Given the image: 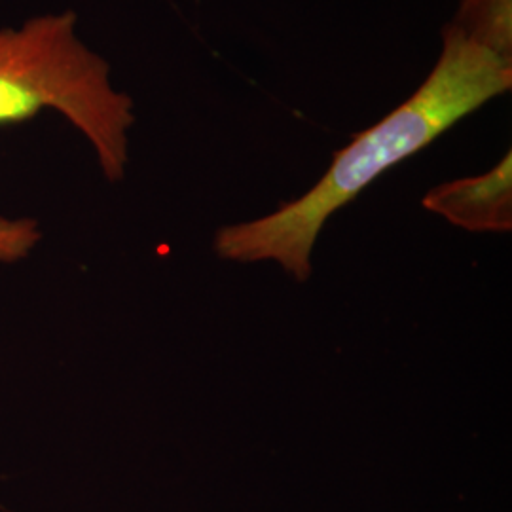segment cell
Masks as SVG:
<instances>
[{
    "label": "cell",
    "mask_w": 512,
    "mask_h": 512,
    "mask_svg": "<svg viewBox=\"0 0 512 512\" xmlns=\"http://www.w3.org/2000/svg\"><path fill=\"white\" fill-rule=\"evenodd\" d=\"M42 239L35 219L0 217V264H16L31 255Z\"/></svg>",
    "instance_id": "obj_5"
},
{
    "label": "cell",
    "mask_w": 512,
    "mask_h": 512,
    "mask_svg": "<svg viewBox=\"0 0 512 512\" xmlns=\"http://www.w3.org/2000/svg\"><path fill=\"white\" fill-rule=\"evenodd\" d=\"M76 25L78 16L67 10L0 29V126L55 110L90 141L107 181L120 183L133 99L112 86L109 61L80 40Z\"/></svg>",
    "instance_id": "obj_2"
},
{
    "label": "cell",
    "mask_w": 512,
    "mask_h": 512,
    "mask_svg": "<svg viewBox=\"0 0 512 512\" xmlns=\"http://www.w3.org/2000/svg\"><path fill=\"white\" fill-rule=\"evenodd\" d=\"M423 207L454 226L476 234L512 230V156L507 152L490 171L431 188Z\"/></svg>",
    "instance_id": "obj_3"
},
{
    "label": "cell",
    "mask_w": 512,
    "mask_h": 512,
    "mask_svg": "<svg viewBox=\"0 0 512 512\" xmlns=\"http://www.w3.org/2000/svg\"><path fill=\"white\" fill-rule=\"evenodd\" d=\"M452 21L495 52L512 55V0H461Z\"/></svg>",
    "instance_id": "obj_4"
},
{
    "label": "cell",
    "mask_w": 512,
    "mask_h": 512,
    "mask_svg": "<svg viewBox=\"0 0 512 512\" xmlns=\"http://www.w3.org/2000/svg\"><path fill=\"white\" fill-rule=\"evenodd\" d=\"M511 88L512 55L495 52L450 21L442 29L435 69L403 105L338 150L327 173L304 196L260 219L220 228L215 253L241 264L275 262L296 281H308L315 241L336 211L387 169Z\"/></svg>",
    "instance_id": "obj_1"
}]
</instances>
